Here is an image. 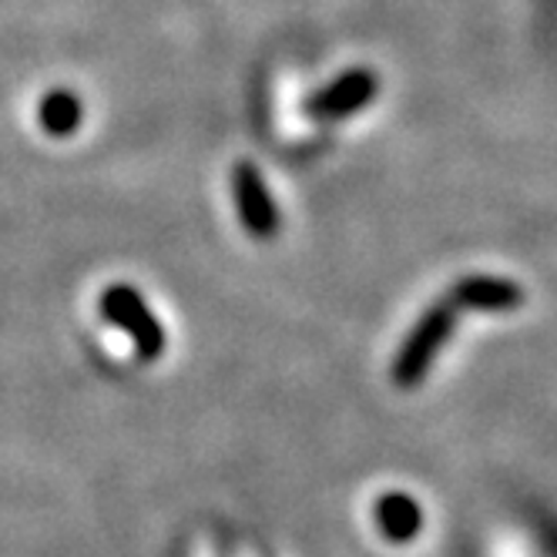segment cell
Wrapping results in <instances>:
<instances>
[{
	"label": "cell",
	"instance_id": "1",
	"mask_svg": "<svg viewBox=\"0 0 557 557\" xmlns=\"http://www.w3.org/2000/svg\"><path fill=\"white\" fill-rule=\"evenodd\" d=\"M454 323H457V309L444 299V302H433L417 326L407 333V339L400 343V352H396V360L389 367V376L396 386L404 389H413L423 383L426 370L433 367L436 352L447 346V339L454 336Z\"/></svg>",
	"mask_w": 557,
	"mask_h": 557
},
{
	"label": "cell",
	"instance_id": "2",
	"mask_svg": "<svg viewBox=\"0 0 557 557\" xmlns=\"http://www.w3.org/2000/svg\"><path fill=\"white\" fill-rule=\"evenodd\" d=\"M101 315L111 326H117L122 333L132 336V343H135L141 360H158V356H162L165 330H162V323H158V315L145 306L138 289H132V286H111V289H104Z\"/></svg>",
	"mask_w": 557,
	"mask_h": 557
},
{
	"label": "cell",
	"instance_id": "3",
	"mask_svg": "<svg viewBox=\"0 0 557 557\" xmlns=\"http://www.w3.org/2000/svg\"><path fill=\"white\" fill-rule=\"evenodd\" d=\"M380 91L376 74L367 67L346 71L343 77H336L333 85H326L323 91H315L309 98V114L320 117V122H339V117H349L360 108H367Z\"/></svg>",
	"mask_w": 557,
	"mask_h": 557
},
{
	"label": "cell",
	"instance_id": "4",
	"mask_svg": "<svg viewBox=\"0 0 557 557\" xmlns=\"http://www.w3.org/2000/svg\"><path fill=\"white\" fill-rule=\"evenodd\" d=\"M232 191H235V206H238V215H243V225L256 238H272L278 232V212L259 169L249 162H238L232 172Z\"/></svg>",
	"mask_w": 557,
	"mask_h": 557
},
{
	"label": "cell",
	"instance_id": "5",
	"mask_svg": "<svg viewBox=\"0 0 557 557\" xmlns=\"http://www.w3.org/2000/svg\"><path fill=\"white\" fill-rule=\"evenodd\" d=\"M447 302L454 309L473 312H513L524 306V293L517 283L500 275H463Z\"/></svg>",
	"mask_w": 557,
	"mask_h": 557
},
{
	"label": "cell",
	"instance_id": "6",
	"mask_svg": "<svg viewBox=\"0 0 557 557\" xmlns=\"http://www.w3.org/2000/svg\"><path fill=\"white\" fill-rule=\"evenodd\" d=\"M373 517H376L380 534L389 544H407L423 528V510H420V504L410 494H400V491L383 494L376 500V507H373Z\"/></svg>",
	"mask_w": 557,
	"mask_h": 557
},
{
	"label": "cell",
	"instance_id": "7",
	"mask_svg": "<svg viewBox=\"0 0 557 557\" xmlns=\"http://www.w3.org/2000/svg\"><path fill=\"white\" fill-rule=\"evenodd\" d=\"M41 125L51 135H71L82 125V101L71 91H51L41 104Z\"/></svg>",
	"mask_w": 557,
	"mask_h": 557
}]
</instances>
